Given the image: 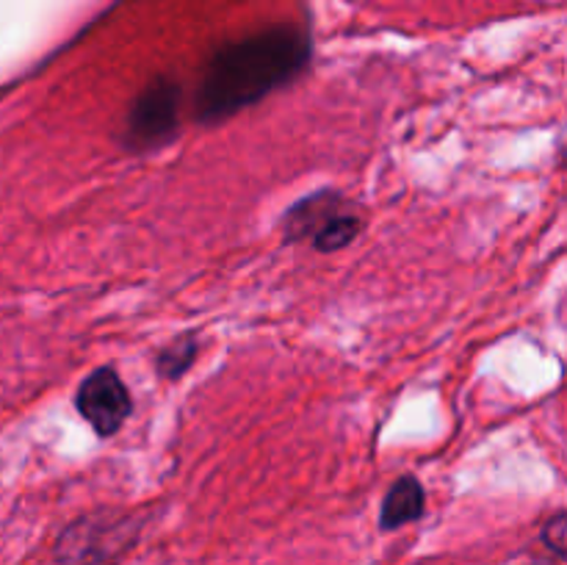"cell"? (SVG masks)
I'll return each mask as SVG.
<instances>
[{
	"label": "cell",
	"instance_id": "cell-8",
	"mask_svg": "<svg viewBox=\"0 0 567 565\" xmlns=\"http://www.w3.org/2000/svg\"><path fill=\"white\" fill-rule=\"evenodd\" d=\"M199 358V336L197 332H183L169 347L155 355V371L161 380H181Z\"/></svg>",
	"mask_w": 567,
	"mask_h": 565
},
{
	"label": "cell",
	"instance_id": "cell-4",
	"mask_svg": "<svg viewBox=\"0 0 567 565\" xmlns=\"http://www.w3.org/2000/svg\"><path fill=\"white\" fill-rule=\"evenodd\" d=\"M75 410L97 438H111L133 413V397L114 366H100L78 386Z\"/></svg>",
	"mask_w": 567,
	"mask_h": 565
},
{
	"label": "cell",
	"instance_id": "cell-3",
	"mask_svg": "<svg viewBox=\"0 0 567 565\" xmlns=\"http://www.w3.org/2000/svg\"><path fill=\"white\" fill-rule=\"evenodd\" d=\"M183 89L175 78L158 75L133 97L122 127V147L127 153H147L169 144L181 131Z\"/></svg>",
	"mask_w": 567,
	"mask_h": 565
},
{
	"label": "cell",
	"instance_id": "cell-1",
	"mask_svg": "<svg viewBox=\"0 0 567 565\" xmlns=\"http://www.w3.org/2000/svg\"><path fill=\"white\" fill-rule=\"evenodd\" d=\"M310 61V39L302 28L275 25L227 42L203 70L194 116L203 125L230 120L302 75Z\"/></svg>",
	"mask_w": 567,
	"mask_h": 565
},
{
	"label": "cell",
	"instance_id": "cell-2",
	"mask_svg": "<svg viewBox=\"0 0 567 565\" xmlns=\"http://www.w3.org/2000/svg\"><path fill=\"white\" fill-rule=\"evenodd\" d=\"M142 521L127 513L81 515L55 541L61 565H114L136 543Z\"/></svg>",
	"mask_w": 567,
	"mask_h": 565
},
{
	"label": "cell",
	"instance_id": "cell-7",
	"mask_svg": "<svg viewBox=\"0 0 567 565\" xmlns=\"http://www.w3.org/2000/svg\"><path fill=\"white\" fill-rule=\"evenodd\" d=\"M363 227H365L363 214H360L354 205H347V208L338 210V214L332 216V219L327 222L313 238H310V247H313L316 253H324V255L341 253V249H347L349 244L363 233Z\"/></svg>",
	"mask_w": 567,
	"mask_h": 565
},
{
	"label": "cell",
	"instance_id": "cell-5",
	"mask_svg": "<svg viewBox=\"0 0 567 565\" xmlns=\"http://www.w3.org/2000/svg\"><path fill=\"white\" fill-rule=\"evenodd\" d=\"M349 203L341 192H332V188H324V192H313L305 199L293 203L291 208L282 216V238L288 244L293 242H310L338 210H343Z\"/></svg>",
	"mask_w": 567,
	"mask_h": 565
},
{
	"label": "cell",
	"instance_id": "cell-9",
	"mask_svg": "<svg viewBox=\"0 0 567 565\" xmlns=\"http://www.w3.org/2000/svg\"><path fill=\"white\" fill-rule=\"evenodd\" d=\"M543 543H546V548L551 554H557L559 559L565 557L567 552V515L565 510H557V513L551 515V518L543 524Z\"/></svg>",
	"mask_w": 567,
	"mask_h": 565
},
{
	"label": "cell",
	"instance_id": "cell-6",
	"mask_svg": "<svg viewBox=\"0 0 567 565\" xmlns=\"http://www.w3.org/2000/svg\"><path fill=\"white\" fill-rule=\"evenodd\" d=\"M426 513V491L419 476L404 474L388 487L380 507V530L393 532L413 524Z\"/></svg>",
	"mask_w": 567,
	"mask_h": 565
}]
</instances>
